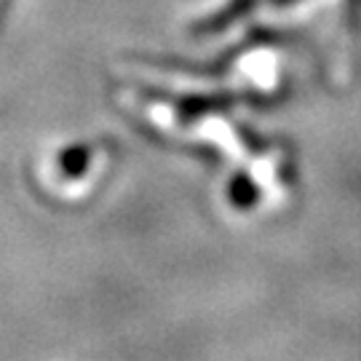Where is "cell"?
<instances>
[{
	"label": "cell",
	"instance_id": "cell-1",
	"mask_svg": "<svg viewBox=\"0 0 361 361\" xmlns=\"http://www.w3.org/2000/svg\"><path fill=\"white\" fill-rule=\"evenodd\" d=\"M276 3H279V6H286V3H295V0H276Z\"/></svg>",
	"mask_w": 361,
	"mask_h": 361
}]
</instances>
